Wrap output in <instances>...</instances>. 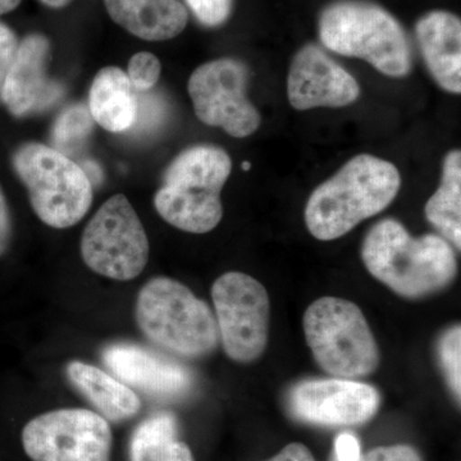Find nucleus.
I'll return each mask as SVG.
<instances>
[{
    "label": "nucleus",
    "mask_w": 461,
    "mask_h": 461,
    "mask_svg": "<svg viewBox=\"0 0 461 461\" xmlns=\"http://www.w3.org/2000/svg\"><path fill=\"white\" fill-rule=\"evenodd\" d=\"M402 177L393 163L360 154L313 191L305 223L321 241L342 238L395 200Z\"/></svg>",
    "instance_id": "f257e3e1"
},
{
    "label": "nucleus",
    "mask_w": 461,
    "mask_h": 461,
    "mask_svg": "<svg viewBox=\"0 0 461 461\" xmlns=\"http://www.w3.org/2000/svg\"><path fill=\"white\" fill-rule=\"evenodd\" d=\"M362 259L375 280L409 299L438 293L457 271L454 249L444 238H412L395 220L381 221L369 230Z\"/></svg>",
    "instance_id": "f03ea898"
},
{
    "label": "nucleus",
    "mask_w": 461,
    "mask_h": 461,
    "mask_svg": "<svg viewBox=\"0 0 461 461\" xmlns=\"http://www.w3.org/2000/svg\"><path fill=\"white\" fill-rule=\"evenodd\" d=\"M232 169L223 149L198 145L182 151L166 169L154 196L160 217L190 233L211 232L223 217L221 191Z\"/></svg>",
    "instance_id": "7ed1b4c3"
},
{
    "label": "nucleus",
    "mask_w": 461,
    "mask_h": 461,
    "mask_svg": "<svg viewBox=\"0 0 461 461\" xmlns=\"http://www.w3.org/2000/svg\"><path fill=\"white\" fill-rule=\"evenodd\" d=\"M320 36L330 50L366 60L390 77H403L411 71L408 36L393 14L372 3H333L321 14Z\"/></svg>",
    "instance_id": "20e7f679"
},
{
    "label": "nucleus",
    "mask_w": 461,
    "mask_h": 461,
    "mask_svg": "<svg viewBox=\"0 0 461 461\" xmlns=\"http://www.w3.org/2000/svg\"><path fill=\"white\" fill-rule=\"evenodd\" d=\"M136 321L153 344L178 357H205L220 339L217 321L208 304L171 278H153L141 288Z\"/></svg>",
    "instance_id": "39448f33"
},
{
    "label": "nucleus",
    "mask_w": 461,
    "mask_h": 461,
    "mask_svg": "<svg viewBox=\"0 0 461 461\" xmlns=\"http://www.w3.org/2000/svg\"><path fill=\"white\" fill-rule=\"evenodd\" d=\"M12 165L29 193L33 212L53 229L80 222L93 204V182L83 167L57 149L27 142L14 151Z\"/></svg>",
    "instance_id": "423d86ee"
},
{
    "label": "nucleus",
    "mask_w": 461,
    "mask_h": 461,
    "mask_svg": "<svg viewBox=\"0 0 461 461\" xmlns=\"http://www.w3.org/2000/svg\"><path fill=\"white\" fill-rule=\"evenodd\" d=\"M303 324L306 342L323 371L339 378H359L377 369V342L354 303L321 297L306 309Z\"/></svg>",
    "instance_id": "0eeeda50"
},
{
    "label": "nucleus",
    "mask_w": 461,
    "mask_h": 461,
    "mask_svg": "<svg viewBox=\"0 0 461 461\" xmlns=\"http://www.w3.org/2000/svg\"><path fill=\"white\" fill-rule=\"evenodd\" d=\"M81 256L91 271L111 280H133L144 271L147 232L122 194L112 196L91 218L81 239Z\"/></svg>",
    "instance_id": "6e6552de"
},
{
    "label": "nucleus",
    "mask_w": 461,
    "mask_h": 461,
    "mask_svg": "<svg viewBox=\"0 0 461 461\" xmlns=\"http://www.w3.org/2000/svg\"><path fill=\"white\" fill-rule=\"evenodd\" d=\"M218 333L230 359L257 360L269 336L271 303L266 287L245 273H224L212 287Z\"/></svg>",
    "instance_id": "1a4fd4ad"
},
{
    "label": "nucleus",
    "mask_w": 461,
    "mask_h": 461,
    "mask_svg": "<svg viewBox=\"0 0 461 461\" xmlns=\"http://www.w3.org/2000/svg\"><path fill=\"white\" fill-rule=\"evenodd\" d=\"M32 461H111L108 420L86 409H59L33 418L23 430Z\"/></svg>",
    "instance_id": "9d476101"
},
{
    "label": "nucleus",
    "mask_w": 461,
    "mask_h": 461,
    "mask_svg": "<svg viewBox=\"0 0 461 461\" xmlns=\"http://www.w3.org/2000/svg\"><path fill=\"white\" fill-rule=\"evenodd\" d=\"M248 67L232 58L200 66L189 80L196 117L208 126L222 127L233 138L253 135L260 114L248 99Z\"/></svg>",
    "instance_id": "9b49d317"
},
{
    "label": "nucleus",
    "mask_w": 461,
    "mask_h": 461,
    "mask_svg": "<svg viewBox=\"0 0 461 461\" xmlns=\"http://www.w3.org/2000/svg\"><path fill=\"white\" fill-rule=\"evenodd\" d=\"M291 411L299 420L321 426H355L371 420L379 393L371 384L350 379L302 382L290 393Z\"/></svg>",
    "instance_id": "f8f14e48"
},
{
    "label": "nucleus",
    "mask_w": 461,
    "mask_h": 461,
    "mask_svg": "<svg viewBox=\"0 0 461 461\" xmlns=\"http://www.w3.org/2000/svg\"><path fill=\"white\" fill-rule=\"evenodd\" d=\"M287 95L299 111L341 108L359 98L360 86L348 71L315 45L297 51L288 72Z\"/></svg>",
    "instance_id": "ddd939ff"
},
{
    "label": "nucleus",
    "mask_w": 461,
    "mask_h": 461,
    "mask_svg": "<svg viewBox=\"0 0 461 461\" xmlns=\"http://www.w3.org/2000/svg\"><path fill=\"white\" fill-rule=\"evenodd\" d=\"M50 42L41 33H32L20 41L17 56L3 83V103L14 117L44 111L62 96V85L47 74Z\"/></svg>",
    "instance_id": "4468645a"
},
{
    "label": "nucleus",
    "mask_w": 461,
    "mask_h": 461,
    "mask_svg": "<svg viewBox=\"0 0 461 461\" xmlns=\"http://www.w3.org/2000/svg\"><path fill=\"white\" fill-rule=\"evenodd\" d=\"M103 362L124 384L157 399H180L193 387V375L186 366L142 346H108Z\"/></svg>",
    "instance_id": "2eb2a0df"
},
{
    "label": "nucleus",
    "mask_w": 461,
    "mask_h": 461,
    "mask_svg": "<svg viewBox=\"0 0 461 461\" xmlns=\"http://www.w3.org/2000/svg\"><path fill=\"white\" fill-rule=\"evenodd\" d=\"M417 39L430 75L442 89L461 93V23L445 11H435L417 23Z\"/></svg>",
    "instance_id": "dca6fc26"
},
{
    "label": "nucleus",
    "mask_w": 461,
    "mask_h": 461,
    "mask_svg": "<svg viewBox=\"0 0 461 461\" xmlns=\"http://www.w3.org/2000/svg\"><path fill=\"white\" fill-rule=\"evenodd\" d=\"M109 16L136 38L163 41L184 32L189 14L178 0H104Z\"/></svg>",
    "instance_id": "f3484780"
},
{
    "label": "nucleus",
    "mask_w": 461,
    "mask_h": 461,
    "mask_svg": "<svg viewBox=\"0 0 461 461\" xmlns=\"http://www.w3.org/2000/svg\"><path fill=\"white\" fill-rule=\"evenodd\" d=\"M91 117L109 132L131 129L139 115V103L129 76L118 67L100 69L89 93Z\"/></svg>",
    "instance_id": "a211bd4d"
},
{
    "label": "nucleus",
    "mask_w": 461,
    "mask_h": 461,
    "mask_svg": "<svg viewBox=\"0 0 461 461\" xmlns=\"http://www.w3.org/2000/svg\"><path fill=\"white\" fill-rule=\"evenodd\" d=\"M67 375L107 420H130L140 411V399L131 387L96 366L72 362L67 366Z\"/></svg>",
    "instance_id": "6ab92c4d"
},
{
    "label": "nucleus",
    "mask_w": 461,
    "mask_h": 461,
    "mask_svg": "<svg viewBox=\"0 0 461 461\" xmlns=\"http://www.w3.org/2000/svg\"><path fill=\"white\" fill-rule=\"evenodd\" d=\"M130 461H195L189 446L177 439L171 414H157L136 427L130 442Z\"/></svg>",
    "instance_id": "aec40b11"
},
{
    "label": "nucleus",
    "mask_w": 461,
    "mask_h": 461,
    "mask_svg": "<svg viewBox=\"0 0 461 461\" xmlns=\"http://www.w3.org/2000/svg\"><path fill=\"white\" fill-rule=\"evenodd\" d=\"M426 217L444 239L461 248V153L445 158L441 185L426 205Z\"/></svg>",
    "instance_id": "412c9836"
},
{
    "label": "nucleus",
    "mask_w": 461,
    "mask_h": 461,
    "mask_svg": "<svg viewBox=\"0 0 461 461\" xmlns=\"http://www.w3.org/2000/svg\"><path fill=\"white\" fill-rule=\"evenodd\" d=\"M93 126L89 108L83 104L71 105L57 118L51 139L60 150H72L86 140Z\"/></svg>",
    "instance_id": "4be33fe9"
},
{
    "label": "nucleus",
    "mask_w": 461,
    "mask_h": 461,
    "mask_svg": "<svg viewBox=\"0 0 461 461\" xmlns=\"http://www.w3.org/2000/svg\"><path fill=\"white\" fill-rule=\"evenodd\" d=\"M439 359L448 384L455 396L461 395V330L459 324L453 327L439 342Z\"/></svg>",
    "instance_id": "5701e85b"
},
{
    "label": "nucleus",
    "mask_w": 461,
    "mask_h": 461,
    "mask_svg": "<svg viewBox=\"0 0 461 461\" xmlns=\"http://www.w3.org/2000/svg\"><path fill=\"white\" fill-rule=\"evenodd\" d=\"M160 71L159 59L149 51H140L130 60L127 76L135 91H148L156 86Z\"/></svg>",
    "instance_id": "b1692460"
},
{
    "label": "nucleus",
    "mask_w": 461,
    "mask_h": 461,
    "mask_svg": "<svg viewBox=\"0 0 461 461\" xmlns=\"http://www.w3.org/2000/svg\"><path fill=\"white\" fill-rule=\"evenodd\" d=\"M193 14L203 25L217 27L229 20L233 0H186Z\"/></svg>",
    "instance_id": "393cba45"
},
{
    "label": "nucleus",
    "mask_w": 461,
    "mask_h": 461,
    "mask_svg": "<svg viewBox=\"0 0 461 461\" xmlns=\"http://www.w3.org/2000/svg\"><path fill=\"white\" fill-rule=\"evenodd\" d=\"M20 41L16 32L5 23H0V91L14 58L17 56Z\"/></svg>",
    "instance_id": "a878e982"
},
{
    "label": "nucleus",
    "mask_w": 461,
    "mask_h": 461,
    "mask_svg": "<svg viewBox=\"0 0 461 461\" xmlns=\"http://www.w3.org/2000/svg\"><path fill=\"white\" fill-rule=\"evenodd\" d=\"M359 461H423L420 454L409 446H388L369 451Z\"/></svg>",
    "instance_id": "bb28decb"
},
{
    "label": "nucleus",
    "mask_w": 461,
    "mask_h": 461,
    "mask_svg": "<svg viewBox=\"0 0 461 461\" xmlns=\"http://www.w3.org/2000/svg\"><path fill=\"white\" fill-rule=\"evenodd\" d=\"M360 445L357 437L350 433H342L335 441V459L333 461H359Z\"/></svg>",
    "instance_id": "cd10ccee"
},
{
    "label": "nucleus",
    "mask_w": 461,
    "mask_h": 461,
    "mask_svg": "<svg viewBox=\"0 0 461 461\" xmlns=\"http://www.w3.org/2000/svg\"><path fill=\"white\" fill-rule=\"evenodd\" d=\"M12 239V218L7 199L0 187V257L5 253Z\"/></svg>",
    "instance_id": "c85d7f7f"
},
{
    "label": "nucleus",
    "mask_w": 461,
    "mask_h": 461,
    "mask_svg": "<svg viewBox=\"0 0 461 461\" xmlns=\"http://www.w3.org/2000/svg\"><path fill=\"white\" fill-rule=\"evenodd\" d=\"M268 461H315L311 451L302 444L287 445L277 456Z\"/></svg>",
    "instance_id": "c756f323"
},
{
    "label": "nucleus",
    "mask_w": 461,
    "mask_h": 461,
    "mask_svg": "<svg viewBox=\"0 0 461 461\" xmlns=\"http://www.w3.org/2000/svg\"><path fill=\"white\" fill-rule=\"evenodd\" d=\"M21 0H0V16L14 11L20 5Z\"/></svg>",
    "instance_id": "7c9ffc66"
},
{
    "label": "nucleus",
    "mask_w": 461,
    "mask_h": 461,
    "mask_svg": "<svg viewBox=\"0 0 461 461\" xmlns=\"http://www.w3.org/2000/svg\"><path fill=\"white\" fill-rule=\"evenodd\" d=\"M42 5H47L50 8H65L72 0H41Z\"/></svg>",
    "instance_id": "2f4dec72"
},
{
    "label": "nucleus",
    "mask_w": 461,
    "mask_h": 461,
    "mask_svg": "<svg viewBox=\"0 0 461 461\" xmlns=\"http://www.w3.org/2000/svg\"><path fill=\"white\" fill-rule=\"evenodd\" d=\"M251 168V163L250 162H244L242 163V169H244V171H249V169Z\"/></svg>",
    "instance_id": "473e14b6"
}]
</instances>
